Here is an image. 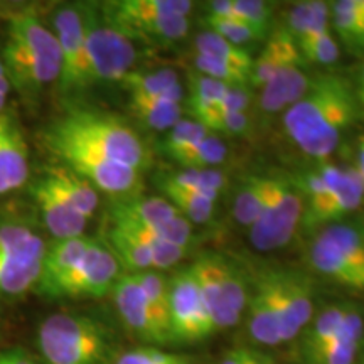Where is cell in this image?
<instances>
[{"label":"cell","mask_w":364,"mask_h":364,"mask_svg":"<svg viewBox=\"0 0 364 364\" xmlns=\"http://www.w3.org/2000/svg\"><path fill=\"white\" fill-rule=\"evenodd\" d=\"M193 65L196 68V73L208 76V78L211 80L220 81V83H225L228 86H243L248 85L250 81L248 71L228 65V63L218 61V59L201 56V54L194 53Z\"/></svg>","instance_id":"b9f144b4"},{"label":"cell","mask_w":364,"mask_h":364,"mask_svg":"<svg viewBox=\"0 0 364 364\" xmlns=\"http://www.w3.org/2000/svg\"><path fill=\"white\" fill-rule=\"evenodd\" d=\"M208 135L209 132L196 120H181L167 134L166 142H164V152L172 161H176L177 157L193 149L196 144L201 142Z\"/></svg>","instance_id":"ab89813d"},{"label":"cell","mask_w":364,"mask_h":364,"mask_svg":"<svg viewBox=\"0 0 364 364\" xmlns=\"http://www.w3.org/2000/svg\"><path fill=\"white\" fill-rule=\"evenodd\" d=\"M194 53L218 59V61L228 63V65L252 73L253 58L247 51V48L231 44L230 41L223 39L221 36L211 33V31L199 33L198 38L194 39Z\"/></svg>","instance_id":"836d02e7"},{"label":"cell","mask_w":364,"mask_h":364,"mask_svg":"<svg viewBox=\"0 0 364 364\" xmlns=\"http://www.w3.org/2000/svg\"><path fill=\"white\" fill-rule=\"evenodd\" d=\"M270 176H248L236 193L233 215L238 225L252 228L262 215Z\"/></svg>","instance_id":"d6a6232c"},{"label":"cell","mask_w":364,"mask_h":364,"mask_svg":"<svg viewBox=\"0 0 364 364\" xmlns=\"http://www.w3.org/2000/svg\"><path fill=\"white\" fill-rule=\"evenodd\" d=\"M176 216H179V213L166 198L130 196V198L115 199L108 208L110 223L145 228V230L161 226L164 223L174 220Z\"/></svg>","instance_id":"7402d4cb"},{"label":"cell","mask_w":364,"mask_h":364,"mask_svg":"<svg viewBox=\"0 0 364 364\" xmlns=\"http://www.w3.org/2000/svg\"><path fill=\"white\" fill-rule=\"evenodd\" d=\"M204 22H206L208 31L221 36L223 39L230 41L235 46H240V48H245V44L257 43V41L267 38L265 34L258 33L257 29H253L252 26H248L247 22L241 19H223V17L206 16Z\"/></svg>","instance_id":"60d3db41"},{"label":"cell","mask_w":364,"mask_h":364,"mask_svg":"<svg viewBox=\"0 0 364 364\" xmlns=\"http://www.w3.org/2000/svg\"><path fill=\"white\" fill-rule=\"evenodd\" d=\"M103 16L135 46L166 49L188 36L189 0H108L100 2Z\"/></svg>","instance_id":"277c9868"},{"label":"cell","mask_w":364,"mask_h":364,"mask_svg":"<svg viewBox=\"0 0 364 364\" xmlns=\"http://www.w3.org/2000/svg\"><path fill=\"white\" fill-rule=\"evenodd\" d=\"M349 306H331L318 314L317 317H312V321L302 331V358L307 361L312 358L318 349L324 348L329 341L334 338L336 332L343 326L346 314Z\"/></svg>","instance_id":"4dcf8cb0"},{"label":"cell","mask_w":364,"mask_h":364,"mask_svg":"<svg viewBox=\"0 0 364 364\" xmlns=\"http://www.w3.org/2000/svg\"><path fill=\"white\" fill-rule=\"evenodd\" d=\"M235 12L241 21L247 22L258 33L268 34L273 14V4L265 0H233Z\"/></svg>","instance_id":"bcb514c9"},{"label":"cell","mask_w":364,"mask_h":364,"mask_svg":"<svg viewBox=\"0 0 364 364\" xmlns=\"http://www.w3.org/2000/svg\"><path fill=\"white\" fill-rule=\"evenodd\" d=\"M358 95L341 75L316 76L311 88L284 113V130L304 154L326 161L358 117Z\"/></svg>","instance_id":"7a4b0ae2"},{"label":"cell","mask_w":364,"mask_h":364,"mask_svg":"<svg viewBox=\"0 0 364 364\" xmlns=\"http://www.w3.org/2000/svg\"><path fill=\"white\" fill-rule=\"evenodd\" d=\"M304 216V196L297 182L270 176L262 215L250 228V240L260 252H273L292 241Z\"/></svg>","instance_id":"30bf717a"},{"label":"cell","mask_w":364,"mask_h":364,"mask_svg":"<svg viewBox=\"0 0 364 364\" xmlns=\"http://www.w3.org/2000/svg\"><path fill=\"white\" fill-rule=\"evenodd\" d=\"M295 66H304L302 54L299 51L295 39L287 33V29L273 31L268 36L260 56L253 59L248 86L252 90H260L273 76Z\"/></svg>","instance_id":"d6986e66"},{"label":"cell","mask_w":364,"mask_h":364,"mask_svg":"<svg viewBox=\"0 0 364 364\" xmlns=\"http://www.w3.org/2000/svg\"><path fill=\"white\" fill-rule=\"evenodd\" d=\"M358 95V102L361 103V107L364 108V66L361 68V75H359V86L356 90Z\"/></svg>","instance_id":"f5cc1de1"},{"label":"cell","mask_w":364,"mask_h":364,"mask_svg":"<svg viewBox=\"0 0 364 364\" xmlns=\"http://www.w3.org/2000/svg\"><path fill=\"white\" fill-rule=\"evenodd\" d=\"M164 329H169V279L157 270L132 273ZM172 339V338H171Z\"/></svg>","instance_id":"8d00e7d4"},{"label":"cell","mask_w":364,"mask_h":364,"mask_svg":"<svg viewBox=\"0 0 364 364\" xmlns=\"http://www.w3.org/2000/svg\"><path fill=\"white\" fill-rule=\"evenodd\" d=\"M356 364H364V338H363V343H361V349H359V356H358Z\"/></svg>","instance_id":"db71d44e"},{"label":"cell","mask_w":364,"mask_h":364,"mask_svg":"<svg viewBox=\"0 0 364 364\" xmlns=\"http://www.w3.org/2000/svg\"><path fill=\"white\" fill-rule=\"evenodd\" d=\"M169 329L172 343H196L215 334L191 267L169 279Z\"/></svg>","instance_id":"4fadbf2b"},{"label":"cell","mask_w":364,"mask_h":364,"mask_svg":"<svg viewBox=\"0 0 364 364\" xmlns=\"http://www.w3.org/2000/svg\"><path fill=\"white\" fill-rule=\"evenodd\" d=\"M122 265L103 240L93 238L85 257L53 287L46 299H102L112 294Z\"/></svg>","instance_id":"7c38bea8"},{"label":"cell","mask_w":364,"mask_h":364,"mask_svg":"<svg viewBox=\"0 0 364 364\" xmlns=\"http://www.w3.org/2000/svg\"><path fill=\"white\" fill-rule=\"evenodd\" d=\"M282 343L294 341L314 317V289L299 272H270Z\"/></svg>","instance_id":"5bb4252c"},{"label":"cell","mask_w":364,"mask_h":364,"mask_svg":"<svg viewBox=\"0 0 364 364\" xmlns=\"http://www.w3.org/2000/svg\"><path fill=\"white\" fill-rule=\"evenodd\" d=\"M115 309L127 329L144 343L154 348L172 343L171 334L157 321L156 314L145 299L132 273H122V277L112 290Z\"/></svg>","instance_id":"9a60e30c"},{"label":"cell","mask_w":364,"mask_h":364,"mask_svg":"<svg viewBox=\"0 0 364 364\" xmlns=\"http://www.w3.org/2000/svg\"><path fill=\"white\" fill-rule=\"evenodd\" d=\"M4 65H2V51H0V68H2Z\"/></svg>","instance_id":"9f6ffc18"},{"label":"cell","mask_w":364,"mask_h":364,"mask_svg":"<svg viewBox=\"0 0 364 364\" xmlns=\"http://www.w3.org/2000/svg\"><path fill=\"white\" fill-rule=\"evenodd\" d=\"M193 75V73H191ZM230 86L220 81L208 78V76L196 75L191 76V93L188 98V110L193 115V120H198L199 117H203L204 113L216 107L221 102V98L225 97V93Z\"/></svg>","instance_id":"74e56055"},{"label":"cell","mask_w":364,"mask_h":364,"mask_svg":"<svg viewBox=\"0 0 364 364\" xmlns=\"http://www.w3.org/2000/svg\"><path fill=\"white\" fill-rule=\"evenodd\" d=\"M316 78V76H314ZM314 78L304 66L289 68L263 85L255 98V108L262 117L284 115L311 88Z\"/></svg>","instance_id":"ac0fdd59"},{"label":"cell","mask_w":364,"mask_h":364,"mask_svg":"<svg viewBox=\"0 0 364 364\" xmlns=\"http://www.w3.org/2000/svg\"><path fill=\"white\" fill-rule=\"evenodd\" d=\"M161 193L166 196V199L172 206L177 209V213L182 218H186L189 223H198V225H204V223L211 221L213 215H215L216 199L209 198V196L191 193V191L177 189L172 186L157 184Z\"/></svg>","instance_id":"e575fe53"},{"label":"cell","mask_w":364,"mask_h":364,"mask_svg":"<svg viewBox=\"0 0 364 364\" xmlns=\"http://www.w3.org/2000/svg\"><path fill=\"white\" fill-rule=\"evenodd\" d=\"M46 21L56 36L61 53V73L56 90L68 107H73L76 100L93 88L81 2L56 4Z\"/></svg>","instance_id":"52a82bcc"},{"label":"cell","mask_w":364,"mask_h":364,"mask_svg":"<svg viewBox=\"0 0 364 364\" xmlns=\"http://www.w3.org/2000/svg\"><path fill=\"white\" fill-rule=\"evenodd\" d=\"M356 169L359 171V174L363 176L364 179V135L359 136V144H358V166Z\"/></svg>","instance_id":"816d5d0a"},{"label":"cell","mask_w":364,"mask_h":364,"mask_svg":"<svg viewBox=\"0 0 364 364\" xmlns=\"http://www.w3.org/2000/svg\"><path fill=\"white\" fill-rule=\"evenodd\" d=\"M309 262L336 284L364 292V236L358 226L321 228L309 247Z\"/></svg>","instance_id":"9c48e42d"},{"label":"cell","mask_w":364,"mask_h":364,"mask_svg":"<svg viewBox=\"0 0 364 364\" xmlns=\"http://www.w3.org/2000/svg\"><path fill=\"white\" fill-rule=\"evenodd\" d=\"M129 93V100L156 98L167 91L181 86L179 75L171 68H161V70L136 71L134 70L120 83Z\"/></svg>","instance_id":"1f68e13d"},{"label":"cell","mask_w":364,"mask_h":364,"mask_svg":"<svg viewBox=\"0 0 364 364\" xmlns=\"http://www.w3.org/2000/svg\"><path fill=\"white\" fill-rule=\"evenodd\" d=\"M255 103V93L248 85L243 86H230L225 93V97L221 98V102L216 105L213 110L204 113L203 117H199L198 124L206 127L209 122L215 120V118L221 115H228V113H240V112H250V108Z\"/></svg>","instance_id":"7bdbcfd3"},{"label":"cell","mask_w":364,"mask_h":364,"mask_svg":"<svg viewBox=\"0 0 364 364\" xmlns=\"http://www.w3.org/2000/svg\"><path fill=\"white\" fill-rule=\"evenodd\" d=\"M299 51L302 54L304 63L309 61L318 66H332L339 59V44L334 36H332V31L300 44Z\"/></svg>","instance_id":"ee69618b"},{"label":"cell","mask_w":364,"mask_h":364,"mask_svg":"<svg viewBox=\"0 0 364 364\" xmlns=\"http://www.w3.org/2000/svg\"><path fill=\"white\" fill-rule=\"evenodd\" d=\"M191 270H193L194 279L198 282V289L199 294H201L204 309H206L215 332L238 324L240 321L230 312V309H228L225 302V297H223V290L216 275L213 253H206L203 257H199L191 265Z\"/></svg>","instance_id":"cb8c5ba5"},{"label":"cell","mask_w":364,"mask_h":364,"mask_svg":"<svg viewBox=\"0 0 364 364\" xmlns=\"http://www.w3.org/2000/svg\"><path fill=\"white\" fill-rule=\"evenodd\" d=\"M43 139L78 144L140 172L147 169L150 162L142 136L124 118L81 105L68 107L61 117L49 122L43 130Z\"/></svg>","instance_id":"3957f363"},{"label":"cell","mask_w":364,"mask_h":364,"mask_svg":"<svg viewBox=\"0 0 364 364\" xmlns=\"http://www.w3.org/2000/svg\"><path fill=\"white\" fill-rule=\"evenodd\" d=\"M29 193L43 225L54 240L78 238L85 235L88 220L75 211V208L59 193L44 169L36 177H31Z\"/></svg>","instance_id":"2e32d148"},{"label":"cell","mask_w":364,"mask_h":364,"mask_svg":"<svg viewBox=\"0 0 364 364\" xmlns=\"http://www.w3.org/2000/svg\"><path fill=\"white\" fill-rule=\"evenodd\" d=\"M44 172L53 181L59 193L65 196L66 201L75 208V211H78L85 220L90 221L100 206L98 191L88 181H85L83 177L61 164L44 167Z\"/></svg>","instance_id":"4316f807"},{"label":"cell","mask_w":364,"mask_h":364,"mask_svg":"<svg viewBox=\"0 0 364 364\" xmlns=\"http://www.w3.org/2000/svg\"><path fill=\"white\" fill-rule=\"evenodd\" d=\"M0 364H38L22 349H9L0 353Z\"/></svg>","instance_id":"c3c4849f"},{"label":"cell","mask_w":364,"mask_h":364,"mask_svg":"<svg viewBox=\"0 0 364 364\" xmlns=\"http://www.w3.org/2000/svg\"><path fill=\"white\" fill-rule=\"evenodd\" d=\"M358 228H359V231H361L363 236H364V223H361V225H359Z\"/></svg>","instance_id":"11a10c76"},{"label":"cell","mask_w":364,"mask_h":364,"mask_svg":"<svg viewBox=\"0 0 364 364\" xmlns=\"http://www.w3.org/2000/svg\"><path fill=\"white\" fill-rule=\"evenodd\" d=\"M46 247L27 218L0 215V297H19L34 290Z\"/></svg>","instance_id":"8992f818"},{"label":"cell","mask_w":364,"mask_h":364,"mask_svg":"<svg viewBox=\"0 0 364 364\" xmlns=\"http://www.w3.org/2000/svg\"><path fill=\"white\" fill-rule=\"evenodd\" d=\"M81 11L93 86L120 85L135 70L136 46L107 21L100 2H81Z\"/></svg>","instance_id":"ba28073f"},{"label":"cell","mask_w":364,"mask_h":364,"mask_svg":"<svg viewBox=\"0 0 364 364\" xmlns=\"http://www.w3.org/2000/svg\"><path fill=\"white\" fill-rule=\"evenodd\" d=\"M43 144L61 162V166L88 181L98 193L124 199L134 196L139 189L140 171L66 140L43 139Z\"/></svg>","instance_id":"8fae6325"},{"label":"cell","mask_w":364,"mask_h":364,"mask_svg":"<svg viewBox=\"0 0 364 364\" xmlns=\"http://www.w3.org/2000/svg\"><path fill=\"white\" fill-rule=\"evenodd\" d=\"M29 147L17 118L0 113V198L17 193L29 184Z\"/></svg>","instance_id":"e0dca14e"},{"label":"cell","mask_w":364,"mask_h":364,"mask_svg":"<svg viewBox=\"0 0 364 364\" xmlns=\"http://www.w3.org/2000/svg\"><path fill=\"white\" fill-rule=\"evenodd\" d=\"M46 364H113L112 336L102 322L81 312H56L38 329Z\"/></svg>","instance_id":"5b68a950"},{"label":"cell","mask_w":364,"mask_h":364,"mask_svg":"<svg viewBox=\"0 0 364 364\" xmlns=\"http://www.w3.org/2000/svg\"><path fill=\"white\" fill-rule=\"evenodd\" d=\"M113 364H193V361L184 354L162 351L154 346H145V348H135L118 354Z\"/></svg>","instance_id":"f6af8a7d"},{"label":"cell","mask_w":364,"mask_h":364,"mask_svg":"<svg viewBox=\"0 0 364 364\" xmlns=\"http://www.w3.org/2000/svg\"><path fill=\"white\" fill-rule=\"evenodd\" d=\"M90 236H78V238L68 240H53L46 247V253L43 258V268L38 284L34 287V292L41 297H46L73 267L85 257L86 250L91 245Z\"/></svg>","instance_id":"44dd1931"},{"label":"cell","mask_w":364,"mask_h":364,"mask_svg":"<svg viewBox=\"0 0 364 364\" xmlns=\"http://www.w3.org/2000/svg\"><path fill=\"white\" fill-rule=\"evenodd\" d=\"M107 238L103 241L108 245L117 260L125 267L127 273H136L145 270H154L152 253L142 240L136 238L130 230L118 225H108Z\"/></svg>","instance_id":"83f0119b"},{"label":"cell","mask_w":364,"mask_h":364,"mask_svg":"<svg viewBox=\"0 0 364 364\" xmlns=\"http://www.w3.org/2000/svg\"><path fill=\"white\" fill-rule=\"evenodd\" d=\"M250 351L248 349H233L223 359L221 364H248Z\"/></svg>","instance_id":"f907efd6"},{"label":"cell","mask_w":364,"mask_h":364,"mask_svg":"<svg viewBox=\"0 0 364 364\" xmlns=\"http://www.w3.org/2000/svg\"><path fill=\"white\" fill-rule=\"evenodd\" d=\"M182 100L184 88L181 85L161 97L129 100V108L132 115L149 130L169 132L182 120Z\"/></svg>","instance_id":"d4e9b609"},{"label":"cell","mask_w":364,"mask_h":364,"mask_svg":"<svg viewBox=\"0 0 364 364\" xmlns=\"http://www.w3.org/2000/svg\"><path fill=\"white\" fill-rule=\"evenodd\" d=\"M213 258H215L216 275L218 280H220L226 306L230 309V312L240 321L245 309H247L250 297L247 285H245L243 279H241L240 272L233 267V263H230L226 258L220 257V255H213Z\"/></svg>","instance_id":"d590c367"},{"label":"cell","mask_w":364,"mask_h":364,"mask_svg":"<svg viewBox=\"0 0 364 364\" xmlns=\"http://www.w3.org/2000/svg\"><path fill=\"white\" fill-rule=\"evenodd\" d=\"M364 338V318L358 309L349 307L336 336L309 358L306 364H356Z\"/></svg>","instance_id":"603a6c76"},{"label":"cell","mask_w":364,"mask_h":364,"mask_svg":"<svg viewBox=\"0 0 364 364\" xmlns=\"http://www.w3.org/2000/svg\"><path fill=\"white\" fill-rule=\"evenodd\" d=\"M331 29L353 51H364V0L331 4Z\"/></svg>","instance_id":"f1b7e54d"},{"label":"cell","mask_w":364,"mask_h":364,"mask_svg":"<svg viewBox=\"0 0 364 364\" xmlns=\"http://www.w3.org/2000/svg\"><path fill=\"white\" fill-rule=\"evenodd\" d=\"M248 326L250 334L263 346H275L282 344L279 317H277L275 297H273V287L270 272L260 273L255 280L253 292L248 297Z\"/></svg>","instance_id":"ffe728a7"},{"label":"cell","mask_w":364,"mask_h":364,"mask_svg":"<svg viewBox=\"0 0 364 364\" xmlns=\"http://www.w3.org/2000/svg\"><path fill=\"white\" fill-rule=\"evenodd\" d=\"M209 134L213 135H226V136H241L247 135L253 129V115L250 112L228 113L211 120L204 127Z\"/></svg>","instance_id":"7dc6e473"},{"label":"cell","mask_w":364,"mask_h":364,"mask_svg":"<svg viewBox=\"0 0 364 364\" xmlns=\"http://www.w3.org/2000/svg\"><path fill=\"white\" fill-rule=\"evenodd\" d=\"M157 184L204 194L218 201V198L228 186V177L220 169H184L174 172V174L161 176L157 179Z\"/></svg>","instance_id":"f546056e"},{"label":"cell","mask_w":364,"mask_h":364,"mask_svg":"<svg viewBox=\"0 0 364 364\" xmlns=\"http://www.w3.org/2000/svg\"><path fill=\"white\" fill-rule=\"evenodd\" d=\"M364 199V179L359 174L356 167H346V177L343 184L336 189V193L331 196L329 201L324 204V208L317 213L316 216L311 218L306 225V228L312 230V228H324L329 225H336L341 223L346 216L351 215L356 209L361 206Z\"/></svg>","instance_id":"484cf974"},{"label":"cell","mask_w":364,"mask_h":364,"mask_svg":"<svg viewBox=\"0 0 364 364\" xmlns=\"http://www.w3.org/2000/svg\"><path fill=\"white\" fill-rule=\"evenodd\" d=\"M226 144L218 135L209 134L206 139L177 157L174 162L184 169H216L220 164L226 161Z\"/></svg>","instance_id":"f35d334b"},{"label":"cell","mask_w":364,"mask_h":364,"mask_svg":"<svg viewBox=\"0 0 364 364\" xmlns=\"http://www.w3.org/2000/svg\"><path fill=\"white\" fill-rule=\"evenodd\" d=\"M12 86L11 81H9L6 70L4 66L0 68V113L7 112V102H9V95H11Z\"/></svg>","instance_id":"681fc988"},{"label":"cell","mask_w":364,"mask_h":364,"mask_svg":"<svg viewBox=\"0 0 364 364\" xmlns=\"http://www.w3.org/2000/svg\"><path fill=\"white\" fill-rule=\"evenodd\" d=\"M6 39L0 44L2 65L12 90L27 107L38 105L49 88H56L61 53L46 17L33 6L9 7Z\"/></svg>","instance_id":"6da1fadb"}]
</instances>
